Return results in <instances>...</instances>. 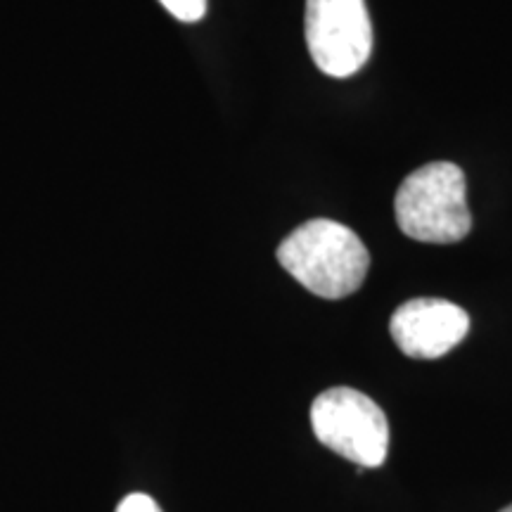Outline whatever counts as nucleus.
I'll list each match as a JSON object with an SVG mask.
<instances>
[{
    "instance_id": "f257e3e1",
    "label": "nucleus",
    "mask_w": 512,
    "mask_h": 512,
    "mask_svg": "<svg viewBox=\"0 0 512 512\" xmlns=\"http://www.w3.org/2000/svg\"><path fill=\"white\" fill-rule=\"evenodd\" d=\"M278 261L306 290L323 299H344L366 280L370 254L344 223L313 219L294 228L278 247Z\"/></svg>"
},
{
    "instance_id": "f03ea898",
    "label": "nucleus",
    "mask_w": 512,
    "mask_h": 512,
    "mask_svg": "<svg viewBox=\"0 0 512 512\" xmlns=\"http://www.w3.org/2000/svg\"><path fill=\"white\" fill-rule=\"evenodd\" d=\"M394 211L408 238L430 245L460 242L472 228L463 169L451 162L420 166L396 190Z\"/></svg>"
},
{
    "instance_id": "7ed1b4c3",
    "label": "nucleus",
    "mask_w": 512,
    "mask_h": 512,
    "mask_svg": "<svg viewBox=\"0 0 512 512\" xmlns=\"http://www.w3.org/2000/svg\"><path fill=\"white\" fill-rule=\"evenodd\" d=\"M316 439L337 456L361 467H380L387 460L389 425L382 408L358 389L332 387L311 406Z\"/></svg>"
},
{
    "instance_id": "20e7f679",
    "label": "nucleus",
    "mask_w": 512,
    "mask_h": 512,
    "mask_svg": "<svg viewBox=\"0 0 512 512\" xmlns=\"http://www.w3.org/2000/svg\"><path fill=\"white\" fill-rule=\"evenodd\" d=\"M304 31L311 60L332 79L361 72L373 53L366 0H306Z\"/></svg>"
},
{
    "instance_id": "39448f33",
    "label": "nucleus",
    "mask_w": 512,
    "mask_h": 512,
    "mask_svg": "<svg viewBox=\"0 0 512 512\" xmlns=\"http://www.w3.org/2000/svg\"><path fill=\"white\" fill-rule=\"evenodd\" d=\"M392 337L408 358L446 356L463 342L470 330V316L458 304L446 299H411L394 311L389 323Z\"/></svg>"
},
{
    "instance_id": "423d86ee",
    "label": "nucleus",
    "mask_w": 512,
    "mask_h": 512,
    "mask_svg": "<svg viewBox=\"0 0 512 512\" xmlns=\"http://www.w3.org/2000/svg\"><path fill=\"white\" fill-rule=\"evenodd\" d=\"M164 5V10L171 17H176L178 22L195 24L207 15V0H159Z\"/></svg>"
},
{
    "instance_id": "0eeeda50",
    "label": "nucleus",
    "mask_w": 512,
    "mask_h": 512,
    "mask_svg": "<svg viewBox=\"0 0 512 512\" xmlns=\"http://www.w3.org/2000/svg\"><path fill=\"white\" fill-rule=\"evenodd\" d=\"M117 512H162L159 503L147 494H131L119 503Z\"/></svg>"
},
{
    "instance_id": "6e6552de",
    "label": "nucleus",
    "mask_w": 512,
    "mask_h": 512,
    "mask_svg": "<svg viewBox=\"0 0 512 512\" xmlns=\"http://www.w3.org/2000/svg\"><path fill=\"white\" fill-rule=\"evenodd\" d=\"M501 512H512V505H508V508H503Z\"/></svg>"
}]
</instances>
